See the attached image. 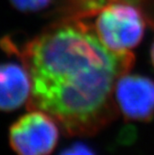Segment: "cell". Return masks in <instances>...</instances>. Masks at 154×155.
<instances>
[{
    "label": "cell",
    "mask_w": 154,
    "mask_h": 155,
    "mask_svg": "<svg viewBox=\"0 0 154 155\" xmlns=\"http://www.w3.org/2000/svg\"><path fill=\"white\" fill-rule=\"evenodd\" d=\"M2 47L30 75L27 108L50 115L64 135L93 136L119 115L115 85L133 67L135 56L108 49L88 19L66 18L21 47L9 39Z\"/></svg>",
    "instance_id": "cell-1"
},
{
    "label": "cell",
    "mask_w": 154,
    "mask_h": 155,
    "mask_svg": "<svg viewBox=\"0 0 154 155\" xmlns=\"http://www.w3.org/2000/svg\"><path fill=\"white\" fill-rule=\"evenodd\" d=\"M93 18L95 33L111 51L131 52L140 44L149 22L143 9L131 0H90L75 18Z\"/></svg>",
    "instance_id": "cell-2"
},
{
    "label": "cell",
    "mask_w": 154,
    "mask_h": 155,
    "mask_svg": "<svg viewBox=\"0 0 154 155\" xmlns=\"http://www.w3.org/2000/svg\"><path fill=\"white\" fill-rule=\"evenodd\" d=\"M59 130L50 115L31 109L9 128V144L16 155H50L59 140Z\"/></svg>",
    "instance_id": "cell-3"
},
{
    "label": "cell",
    "mask_w": 154,
    "mask_h": 155,
    "mask_svg": "<svg viewBox=\"0 0 154 155\" xmlns=\"http://www.w3.org/2000/svg\"><path fill=\"white\" fill-rule=\"evenodd\" d=\"M114 98L126 120L149 121L154 116V81L146 76L126 73L117 81Z\"/></svg>",
    "instance_id": "cell-4"
},
{
    "label": "cell",
    "mask_w": 154,
    "mask_h": 155,
    "mask_svg": "<svg viewBox=\"0 0 154 155\" xmlns=\"http://www.w3.org/2000/svg\"><path fill=\"white\" fill-rule=\"evenodd\" d=\"M31 78L23 64L0 63V111H13L27 103L31 95Z\"/></svg>",
    "instance_id": "cell-5"
},
{
    "label": "cell",
    "mask_w": 154,
    "mask_h": 155,
    "mask_svg": "<svg viewBox=\"0 0 154 155\" xmlns=\"http://www.w3.org/2000/svg\"><path fill=\"white\" fill-rule=\"evenodd\" d=\"M11 5L23 13H38L53 4L54 0H9Z\"/></svg>",
    "instance_id": "cell-6"
},
{
    "label": "cell",
    "mask_w": 154,
    "mask_h": 155,
    "mask_svg": "<svg viewBox=\"0 0 154 155\" xmlns=\"http://www.w3.org/2000/svg\"><path fill=\"white\" fill-rule=\"evenodd\" d=\"M59 155H95V153L85 144L76 143L66 148Z\"/></svg>",
    "instance_id": "cell-7"
},
{
    "label": "cell",
    "mask_w": 154,
    "mask_h": 155,
    "mask_svg": "<svg viewBox=\"0 0 154 155\" xmlns=\"http://www.w3.org/2000/svg\"><path fill=\"white\" fill-rule=\"evenodd\" d=\"M151 62H152V65L154 67V42H153L152 47H151Z\"/></svg>",
    "instance_id": "cell-8"
}]
</instances>
